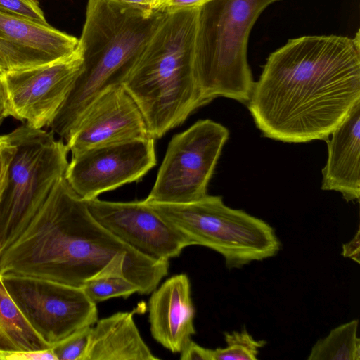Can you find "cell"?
I'll return each instance as SVG.
<instances>
[{"instance_id": "obj_1", "label": "cell", "mask_w": 360, "mask_h": 360, "mask_svg": "<svg viewBox=\"0 0 360 360\" xmlns=\"http://www.w3.org/2000/svg\"><path fill=\"white\" fill-rule=\"evenodd\" d=\"M359 33L289 39L268 57L248 107L266 138L326 140L360 101Z\"/></svg>"}, {"instance_id": "obj_2", "label": "cell", "mask_w": 360, "mask_h": 360, "mask_svg": "<svg viewBox=\"0 0 360 360\" xmlns=\"http://www.w3.org/2000/svg\"><path fill=\"white\" fill-rule=\"evenodd\" d=\"M147 261L94 217L63 176L25 230L1 252L0 276H27L82 288L108 276L131 279Z\"/></svg>"}, {"instance_id": "obj_3", "label": "cell", "mask_w": 360, "mask_h": 360, "mask_svg": "<svg viewBox=\"0 0 360 360\" xmlns=\"http://www.w3.org/2000/svg\"><path fill=\"white\" fill-rule=\"evenodd\" d=\"M167 13L147 12L116 0H89L78 49L81 70L49 126L66 142L90 104L123 84Z\"/></svg>"}, {"instance_id": "obj_4", "label": "cell", "mask_w": 360, "mask_h": 360, "mask_svg": "<svg viewBox=\"0 0 360 360\" xmlns=\"http://www.w3.org/2000/svg\"><path fill=\"white\" fill-rule=\"evenodd\" d=\"M198 9L167 13L122 84L154 139L204 105L195 69Z\"/></svg>"}, {"instance_id": "obj_5", "label": "cell", "mask_w": 360, "mask_h": 360, "mask_svg": "<svg viewBox=\"0 0 360 360\" xmlns=\"http://www.w3.org/2000/svg\"><path fill=\"white\" fill-rule=\"evenodd\" d=\"M278 0H210L199 7L195 75L204 105L217 97L247 103L254 81L248 62L250 31Z\"/></svg>"}, {"instance_id": "obj_6", "label": "cell", "mask_w": 360, "mask_h": 360, "mask_svg": "<svg viewBox=\"0 0 360 360\" xmlns=\"http://www.w3.org/2000/svg\"><path fill=\"white\" fill-rule=\"evenodd\" d=\"M146 203L192 245L205 246L221 255L229 269L274 257L281 249V241L270 224L228 207L221 196L207 195L185 204Z\"/></svg>"}, {"instance_id": "obj_7", "label": "cell", "mask_w": 360, "mask_h": 360, "mask_svg": "<svg viewBox=\"0 0 360 360\" xmlns=\"http://www.w3.org/2000/svg\"><path fill=\"white\" fill-rule=\"evenodd\" d=\"M8 135L16 150L0 199L1 252L18 238L64 176L70 152L52 131L26 123Z\"/></svg>"}, {"instance_id": "obj_8", "label": "cell", "mask_w": 360, "mask_h": 360, "mask_svg": "<svg viewBox=\"0 0 360 360\" xmlns=\"http://www.w3.org/2000/svg\"><path fill=\"white\" fill-rule=\"evenodd\" d=\"M229 131L211 120L197 121L173 136L146 202L185 204L207 196Z\"/></svg>"}, {"instance_id": "obj_9", "label": "cell", "mask_w": 360, "mask_h": 360, "mask_svg": "<svg viewBox=\"0 0 360 360\" xmlns=\"http://www.w3.org/2000/svg\"><path fill=\"white\" fill-rule=\"evenodd\" d=\"M1 278L30 326L51 347L98 320L96 304L81 288L15 274Z\"/></svg>"}, {"instance_id": "obj_10", "label": "cell", "mask_w": 360, "mask_h": 360, "mask_svg": "<svg viewBox=\"0 0 360 360\" xmlns=\"http://www.w3.org/2000/svg\"><path fill=\"white\" fill-rule=\"evenodd\" d=\"M156 164L155 139H135L72 155L64 176L72 190L87 201L141 181Z\"/></svg>"}, {"instance_id": "obj_11", "label": "cell", "mask_w": 360, "mask_h": 360, "mask_svg": "<svg viewBox=\"0 0 360 360\" xmlns=\"http://www.w3.org/2000/svg\"><path fill=\"white\" fill-rule=\"evenodd\" d=\"M82 64L77 48L66 58L1 75L8 115L36 129L49 127L65 102Z\"/></svg>"}, {"instance_id": "obj_12", "label": "cell", "mask_w": 360, "mask_h": 360, "mask_svg": "<svg viewBox=\"0 0 360 360\" xmlns=\"http://www.w3.org/2000/svg\"><path fill=\"white\" fill-rule=\"evenodd\" d=\"M94 217L112 234L142 255L158 261L179 257L191 242L143 200L86 201Z\"/></svg>"}, {"instance_id": "obj_13", "label": "cell", "mask_w": 360, "mask_h": 360, "mask_svg": "<svg viewBox=\"0 0 360 360\" xmlns=\"http://www.w3.org/2000/svg\"><path fill=\"white\" fill-rule=\"evenodd\" d=\"M148 138L151 137L143 116L121 84L107 89L90 104L65 143L72 155L97 146Z\"/></svg>"}, {"instance_id": "obj_14", "label": "cell", "mask_w": 360, "mask_h": 360, "mask_svg": "<svg viewBox=\"0 0 360 360\" xmlns=\"http://www.w3.org/2000/svg\"><path fill=\"white\" fill-rule=\"evenodd\" d=\"M79 39L51 25L0 12V75L66 58Z\"/></svg>"}, {"instance_id": "obj_15", "label": "cell", "mask_w": 360, "mask_h": 360, "mask_svg": "<svg viewBox=\"0 0 360 360\" xmlns=\"http://www.w3.org/2000/svg\"><path fill=\"white\" fill-rule=\"evenodd\" d=\"M148 311L153 339L169 351L180 353L196 332L188 276L176 274L157 287L151 292Z\"/></svg>"}, {"instance_id": "obj_16", "label": "cell", "mask_w": 360, "mask_h": 360, "mask_svg": "<svg viewBox=\"0 0 360 360\" xmlns=\"http://www.w3.org/2000/svg\"><path fill=\"white\" fill-rule=\"evenodd\" d=\"M327 139L328 159L321 189L335 191L349 201L360 197V101Z\"/></svg>"}, {"instance_id": "obj_17", "label": "cell", "mask_w": 360, "mask_h": 360, "mask_svg": "<svg viewBox=\"0 0 360 360\" xmlns=\"http://www.w3.org/2000/svg\"><path fill=\"white\" fill-rule=\"evenodd\" d=\"M142 338L131 312L119 311L91 326L84 360H157Z\"/></svg>"}, {"instance_id": "obj_18", "label": "cell", "mask_w": 360, "mask_h": 360, "mask_svg": "<svg viewBox=\"0 0 360 360\" xmlns=\"http://www.w3.org/2000/svg\"><path fill=\"white\" fill-rule=\"evenodd\" d=\"M49 348L23 316L0 276V353Z\"/></svg>"}, {"instance_id": "obj_19", "label": "cell", "mask_w": 360, "mask_h": 360, "mask_svg": "<svg viewBox=\"0 0 360 360\" xmlns=\"http://www.w3.org/2000/svg\"><path fill=\"white\" fill-rule=\"evenodd\" d=\"M358 321L352 320L331 330L311 348L308 360H360Z\"/></svg>"}, {"instance_id": "obj_20", "label": "cell", "mask_w": 360, "mask_h": 360, "mask_svg": "<svg viewBox=\"0 0 360 360\" xmlns=\"http://www.w3.org/2000/svg\"><path fill=\"white\" fill-rule=\"evenodd\" d=\"M224 335L226 347L211 349L212 360H256L259 349L266 344L264 340H255L245 328Z\"/></svg>"}, {"instance_id": "obj_21", "label": "cell", "mask_w": 360, "mask_h": 360, "mask_svg": "<svg viewBox=\"0 0 360 360\" xmlns=\"http://www.w3.org/2000/svg\"><path fill=\"white\" fill-rule=\"evenodd\" d=\"M86 296L94 303L113 297L127 298L139 293L137 286L122 276H108L92 280L82 288Z\"/></svg>"}, {"instance_id": "obj_22", "label": "cell", "mask_w": 360, "mask_h": 360, "mask_svg": "<svg viewBox=\"0 0 360 360\" xmlns=\"http://www.w3.org/2000/svg\"><path fill=\"white\" fill-rule=\"evenodd\" d=\"M91 326L84 327L52 346L56 360H84Z\"/></svg>"}, {"instance_id": "obj_23", "label": "cell", "mask_w": 360, "mask_h": 360, "mask_svg": "<svg viewBox=\"0 0 360 360\" xmlns=\"http://www.w3.org/2000/svg\"><path fill=\"white\" fill-rule=\"evenodd\" d=\"M0 12L48 24L37 0H0Z\"/></svg>"}, {"instance_id": "obj_24", "label": "cell", "mask_w": 360, "mask_h": 360, "mask_svg": "<svg viewBox=\"0 0 360 360\" xmlns=\"http://www.w3.org/2000/svg\"><path fill=\"white\" fill-rule=\"evenodd\" d=\"M15 150L8 134L0 135V199L7 184L9 167Z\"/></svg>"}, {"instance_id": "obj_25", "label": "cell", "mask_w": 360, "mask_h": 360, "mask_svg": "<svg viewBox=\"0 0 360 360\" xmlns=\"http://www.w3.org/2000/svg\"><path fill=\"white\" fill-rule=\"evenodd\" d=\"M0 360H56L51 348L43 350L1 352Z\"/></svg>"}, {"instance_id": "obj_26", "label": "cell", "mask_w": 360, "mask_h": 360, "mask_svg": "<svg viewBox=\"0 0 360 360\" xmlns=\"http://www.w3.org/2000/svg\"><path fill=\"white\" fill-rule=\"evenodd\" d=\"M210 0H159L155 12L169 13L176 11L198 8Z\"/></svg>"}, {"instance_id": "obj_27", "label": "cell", "mask_w": 360, "mask_h": 360, "mask_svg": "<svg viewBox=\"0 0 360 360\" xmlns=\"http://www.w3.org/2000/svg\"><path fill=\"white\" fill-rule=\"evenodd\" d=\"M179 354L181 360H212L211 349L198 345L192 340Z\"/></svg>"}, {"instance_id": "obj_28", "label": "cell", "mask_w": 360, "mask_h": 360, "mask_svg": "<svg viewBox=\"0 0 360 360\" xmlns=\"http://www.w3.org/2000/svg\"><path fill=\"white\" fill-rule=\"evenodd\" d=\"M360 236H359V230L358 229L356 235L353 237V238L349 240L348 243L344 244L342 245V255L345 257H349L354 261H356L358 264L360 262Z\"/></svg>"}, {"instance_id": "obj_29", "label": "cell", "mask_w": 360, "mask_h": 360, "mask_svg": "<svg viewBox=\"0 0 360 360\" xmlns=\"http://www.w3.org/2000/svg\"><path fill=\"white\" fill-rule=\"evenodd\" d=\"M133 8L147 12H155L159 0H116Z\"/></svg>"}, {"instance_id": "obj_30", "label": "cell", "mask_w": 360, "mask_h": 360, "mask_svg": "<svg viewBox=\"0 0 360 360\" xmlns=\"http://www.w3.org/2000/svg\"><path fill=\"white\" fill-rule=\"evenodd\" d=\"M8 116L6 91L1 75H0V124Z\"/></svg>"}, {"instance_id": "obj_31", "label": "cell", "mask_w": 360, "mask_h": 360, "mask_svg": "<svg viewBox=\"0 0 360 360\" xmlns=\"http://www.w3.org/2000/svg\"><path fill=\"white\" fill-rule=\"evenodd\" d=\"M0 255H1V246H0Z\"/></svg>"}]
</instances>
